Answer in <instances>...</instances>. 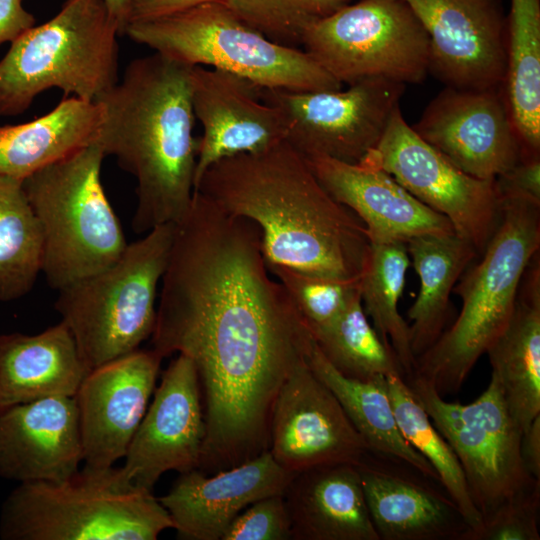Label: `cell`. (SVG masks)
Instances as JSON below:
<instances>
[{
	"label": "cell",
	"mask_w": 540,
	"mask_h": 540,
	"mask_svg": "<svg viewBox=\"0 0 540 540\" xmlns=\"http://www.w3.org/2000/svg\"><path fill=\"white\" fill-rule=\"evenodd\" d=\"M270 274L258 226L194 191L175 227L151 343L163 358L183 354L195 366L205 473L268 450L275 398L313 340Z\"/></svg>",
	"instance_id": "obj_1"
},
{
	"label": "cell",
	"mask_w": 540,
	"mask_h": 540,
	"mask_svg": "<svg viewBox=\"0 0 540 540\" xmlns=\"http://www.w3.org/2000/svg\"><path fill=\"white\" fill-rule=\"evenodd\" d=\"M194 191L258 226L267 266L359 277L370 245L364 224L325 190L288 141L214 163Z\"/></svg>",
	"instance_id": "obj_2"
},
{
	"label": "cell",
	"mask_w": 540,
	"mask_h": 540,
	"mask_svg": "<svg viewBox=\"0 0 540 540\" xmlns=\"http://www.w3.org/2000/svg\"><path fill=\"white\" fill-rule=\"evenodd\" d=\"M191 66L154 52L136 58L96 102L97 138L136 180L132 228L147 233L177 224L193 199L199 137L193 135Z\"/></svg>",
	"instance_id": "obj_3"
},
{
	"label": "cell",
	"mask_w": 540,
	"mask_h": 540,
	"mask_svg": "<svg viewBox=\"0 0 540 540\" xmlns=\"http://www.w3.org/2000/svg\"><path fill=\"white\" fill-rule=\"evenodd\" d=\"M500 222L481 259L469 265L453 291L461 309L426 352L416 358L413 376L440 396L456 394L478 359L507 327L522 277L540 246V206L501 203Z\"/></svg>",
	"instance_id": "obj_4"
},
{
	"label": "cell",
	"mask_w": 540,
	"mask_h": 540,
	"mask_svg": "<svg viewBox=\"0 0 540 540\" xmlns=\"http://www.w3.org/2000/svg\"><path fill=\"white\" fill-rule=\"evenodd\" d=\"M119 36L103 0H65L0 60V116L25 112L51 88L96 102L119 79Z\"/></svg>",
	"instance_id": "obj_5"
},
{
	"label": "cell",
	"mask_w": 540,
	"mask_h": 540,
	"mask_svg": "<svg viewBox=\"0 0 540 540\" xmlns=\"http://www.w3.org/2000/svg\"><path fill=\"white\" fill-rule=\"evenodd\" d=\"M104 158L96 140L22 181L42 231L41 272L57 291L109 267L128 245L102 185Z\"/></svg>",
	"instance_id": "obj_6"
},
{
	"label": "cell",
	"mask_w": 540,
	"mask_h": 540,
	"mask_svg": "<svg viewBox=\"0 0 540 540\" xmlns=\"http://www.w3.org/2000/svg\"><path fill=\"white\" fill-rule=\"evenodd\" d=\"M124 35L185 65L223 70L264 89L343 88L304 50L272 41L223 0L131 22Z\"/></svg>",
	"instance_id": "obj_7"
},
{
	"label": "cell",
	"mask_w": 540,
	"mask_h": 540,
	"mask_svg": "<svg viewBox=\"0 0 540 540\" xmlns=\"http://www.w3.org/2000/svg\"><path fill=\"white\" fill-rule=\"evenodd\" d=\"M173 528L150 491L125 490L114 467H84L60 482L19 483L0 512L3 540H155Z\"/></svg>",
	"instance_id": "obj_8"
},
{
	"label": "cell",
	"mask_w": 540,
	"mask_h": 540,
	"mask_svg": "<svg viewBox=\"0 0 540 540\" xmlns=\"http://www.w3.org/2000/svg\"><path fill=\"white\" fill-rule=\"evenodd\" d=\"M175 227L151 229L109 267L58 290L55 309L90 370L139 349L151 337Z\"/></svg>",
	"instance_id": "obj_9"
},
{
	"label": "cell",
	"mask_w": 540,
	"mask_h": 540,
	"mask_svg": "<svg viewBox=\"0 0 540 540\" xmlns=\"http://www.w3.org/2000/svg\"><path fill=\"white\" fill-rule=\"evenodd\" d=\"M300 44L342 85L417 84L429 73L428 35L404 0H356L312 24Z\"/></svg>",
	"instance_id": "obj_10"
},
{
	"label": "cell",
	"mask_w": 540,
	"mask_h": 540,
	"mask_svg": "<svg viewBox=\"0 0 540 540\" xmlns=\"http://www.w3.org/2000/svg\"><path fill=\"white\" fill-rule=\"evenodd\" d=\"M415 399L455 452L481 516L518 491L540 481L527 471L520 450L522 430L511 416L495 377L472 403L448 402L418 378L406 380Z\"/></svg>",
	"instance_id": "obj_11"
},
{
	"label": "cell",
	"mask_w": 540,
	"mask_h": 540,
	"mask_svg": "<svg viewBox=\"0 0 540 540\" xmlns=\"http://www.w3.org/2000/svg\"><path fill=\"white\" fill-rule=\"evenodd\" d=\"M359 162L386 171L415 198L446 217L454 232L478 254L484 251L502 215L494 180L473 177L456 167L413 130L400 106L378 144Z\"/></svg>",
	"instance_id": "obj_12"
},
{
	"label": "cell",
	"mask_w": 540,
	"mask_h": 540,
	"mask_svg": "<svg viewBox=\"0 0 540 540\" xmlns=\"http://www.w3.org/2000/svg\"><path fill=\"white\" fill-rule=\"evenodd\" d=\"M404 90L403 83L373 77L347 89L261 88L260 93L281 109L286 141L304 157L326 156L355 164L378 144Z\"/></svg>",
	"instance_id": "obj_13"
},
{
	"label": "cell",
	"mask_w": 540,
	"mask_h": 540,
	"mask_svg": "<svg viewBox=\"0 0 540 540\" xmlns=\"http://www.w3.org/2000/svg\"><path fill=\"white\" fill-rule=\"evenodd\" d=\"M205 437L202 396L193 362L183 354L169 364L124 456L114 467L125 490L150 491L170 470L198 469Z\"/></svg>",
	"instance_id": "obj_14"
},
{
	"label": "cell",
	"mask_w": 540,
	"mask_h": 540,
	"mask_svg": "<svg viewBox=\"0 0 540 540\" xmlns=\"http://www.w3.org/2000/svg\"><path fill=\"white\" fill-rule=\"evenodd\" d=\"M411 127L456 167L479 179L494 180L522 157L503 86H445Z\"/></svg>",
	"instance_id": "obj_15"
},
{
	"label": "cell",
	"mask_w": 540,
	"mask_h": 540,
	"mask_svg": "<svg viewBox=\"0 0 540 540\" xmlns=\"http://www.w3.org/2000/svg\"><path fill=\"white\" fill-rule=\"evenodd\" d=\"M368 446L331 390L305 358L281 385L273 403L268 451L293 474L335 463L356 464Z\"/></svg>",
	"instance_id": "obj_16"
},
{
	"label": "cell",
	"mask_w": 540,
	"mask_h": 540,
	"mask_svg": "<svg viewBox=\"0 0 540 540\" xmlns=\"http://www.w3.org/2000/svg\"><path fill=\"white\" fill-rule=\"evenodd\" d=\"M429 38V72L445 86H503L507 15L501 0H404Z\"/></svg>",
	"instance_id": "obj_17"
},
{
	"label": "cell",
	"mask_w": 540,
	"mask_h": 540,
	"mask_svg": "<svg viewBox=\"0 0 540 540\" xmlns=\"http://www.w3.org/2000/svg\"><path fill=\"white\" fill-rule=\"evenodd\" d=\"M163 357L134 350L91 369L74 395L84 467L104 470L124 458L155 390Z\"/></svg>",
	"instance_id": "obj_18"
},
{
	"label": "cell",
	"mask_w": 540,
	"mask_h": 540,
	"mask_svg": "<svg viewBox=\"0 0 540 540\" xmlns=\"http://www.w3.org/2000/svg\"><path fill=\"white\" fill-rule=\"evenodd\" d=\"M356 467L380 540H464L470 527L440 481L370 449Z\"/></svg>",
	"instance_id": "obj_19"
},
{
	"label": "cell",
	"mask_w": 540,
	"mask_h": 540,
	"mask_svg": "<svg viewBox=\"0 0 540 540\" xmlns=\"http://www.w3.org/2000/svg\"><path fill=\"white\" fill-rule=\"evenodd\" d=\"M191 102L203 129L199 137L194 188L214 163L266 150L287 136L286 118L265 101L260 87L238 75L204 66L190 72Z\"/></svg>",
	"instance_id": "obj_20"
},
{
	"label": "cell",
	"mask_w": 540,
	"mask_h": 540,
	"mask_svg": "<svg viewBox=\"0 0 540 540\" xmlns=\"http://www.w3.org/2000/svg\"><path fill=\"white\" fill-rule=\"evenodd\" d=\"M294 475L267 450L212 476L199 469L181 473L170 491L158 500L181 538L219 540L253 502L283 495Z\"/></svg>",
	"instance_id": "obj_21"
},
{
	"label": "cell",
	"mask_w": 540,
	"mask_h": 540,
	"mask_svg": "<svg viewBox=\"0 0 540 540\" xmlns=\"http://www.w3.org/2000/svg\"><path fill=\"white\" fill-rule=\"evenodd\" d=\"M83 462L74 396H55L0 411V476L26 482H60Z\"/></svg>",
	"instance_id": "obj_22"
},
{
	"label": "cell",
	"mask_w": 540,
	"mask_h": 540,
	"mask_svg": "<svg viewBox=\"0 0 540 540\" xmlns=\"http://www.w3.org/2000/svg\"><path fill=\"white\" fill-rule=\"evenodd\" d=\"M325 190L364 224L370 243L453 233L449 220L410 194L390 174L365 163L305 157Z\"/></svg>",
	"instance_id": "obj_23"
},
{
	"label": "cell",
	"mask_w": 540,
	"mask_h": 540,
	"mask_svg": "<svg viewBox=\"0 0 540 540\" xmlns=\"http://www.w3.org/2000/svg\"><path fill=\"white\" fill-rule=\"evenodd\" d=\"M296 540H380L356 464L335 463L296 473L284 491Z\"/></svg>",
	"instance_id": "obj_24"
},
{
	"label": "cell",
	"mask_w": 540,
	"mask_h": 540,
	"mask_svg": "<svg viewBox=\"0 0 540 540\" xmlns=\"http://www.w3.org/2000/svg\"><path fill=\"white\" fill-rule=\"evenodd\" d=\"M90 369L63 322L33 334L0 335V411L55 396H74Z\"/></svg>",
	"instance_id": "obj_25"
},
{
	"label": "cell",
	"mask_w": 540,
	"mask_h": 540,
	"mask_svg": "<svg viewBox=\"0 0 540 540\" xmlns=\"http://www.w3.org/2000/svg\"><path fill=\"white\" fill-rule=\"evenodd\" d=\"M486 354L507 408L522 433L540 415V267L536 254L519 288L512 317Z\"/></svg>",
	"instance_id": "obj_26"
},
{
	"label": "cell",
	"mask_w": 540,
	"mask_h": 540,
	"mask_svg": "<svg viewBox=\"0 0 540 540\" xmlns=\"http://www.w3.org/2000/svg\"><path fill=\"white\" fill-rule=\"evenodd\" d=\"M101 122L98 102L71 96L32 121L0 126V175L23 181L95 142Z\"/></svg>",
	"instance_id": "obj_27"
},
{
	"label": "cell",
	"mask_w": 540,
	"mask_h": 540,
	"mask_svg": "<svg viewBox=\"0 0 540 540\" xmlns=\"http://www.w3.org/2000/svg\"><path fill=\"white\" fill-rule=\"evenodd\" d=\"M420 280L418 296L407 312L415 359L426 352L445 331L449 298L461 275L479 254L455 232L425 234L406 243Z\"/></svg>",
	"instance_id": "obj_28"
},
{
	"label": "cell",
	"mask_w": 540,
	"mask_h": 540,
	"mask_svg": "<svg viewBox=\"0 0 540 540\" xmlns=\"http://www.w3.org/2000/svg\"><path fill=\"white\" fill-rule=\"evenodd\" d=\"M305 360L337 398L370 450L402 459L440 481L430 463L401 434L385 376L358 380L342 375L325 358L314 339L306 350Z\"/></svg>",
	"instance_id": "obj_29"
},
{
	"label": "cell",
	"mask_w": 540,
	"mask_h": 540,
	"mask_svg": "<svg viewBox=\"0 0 540 540\" xmlns=\"http://www.w3.org/2000/svg\"><path fill=\"white\" fill-rule=\"evenodd\" d=\"M409 264L405 243H370L359 275L363 309L382 342L396 356L405 380L412 377L416 362L409 325L398 310Z\"/></svg>",
	"instance_id": "obj_30"
},
{
	"label": "cell",
	"mask_w": 540,
	"mask_h": 540,
	"mask_svg": "<svg viewBox=\"0 0 540 540\" xmlns=\"http://www.w3.org/2000/svg\"><path fill=\"white\" fill-rule=\"evenodd\" d=\"M43 238L22 180L0 175V301L26 295L41 272Z\"/></svg>",
	"instance_id": "obj_31"
},
{
	"label": "cell",
	"mask_w": 540,
	"mask_h": 540,
	"mask_svg": "<svg viewBox=\"0 0 540 540\" xmlns=\"http://www.w3.org/2000/svg\"><path fill=\"white\" fill-rule=\"evenodd\" d=\"M386 383L401 434L433 467L470 530L477 528L481 524L482 516L473 504L455 452L415 399L405 379L400 376H387Z\"/></svg>",
	"instance_id": "obj_32"
},
{
	"label": "cell",
	"mask_w": 540,
	"mask_h": 540,
	"mask_svg": "<svg viewBox=\"0 0 540 540\" xmlns=\"http://www.w3.org/2000/svg\"><path fill=\"white\" fill-rule=\"evenodd\" d=\"M313 338L329 363L348 378L400 376L405 379L393 351L370 325L359 291L337 319Z\"/></svg>",
	"instance_id": "obj_33"
},
{
	"label": "cell",
	"mask_w": 540,
	"mask_h": 540,
	"mask_svg": "<svg viewBox=\"0 0 540 540\" xmlns=\"http://www.w3.org/2000/svg\"><path fill=\"white\" fill-rule=\"evenodd\" d=\"M243 21L272 41L296 47L318 20L356 0H223Z\"/></svg>",
	"instance_id": "obj_34"
},
{
	"label": "cell",
	"mask_w": 540,
	"mask_h": 540,
	"mask_svg": "<svg viewBox=\"0 0 540 540\" xmlns=\"http://www.w3.org/2000/svg\"><path fill=\"white\" fill-rule=\"evenodd\" d=\"M283 285L312 336L329 326L359 291V277L337 279L283 266H267Z\"/></svg>",
	"instance_id": "obj_35"
},
{
	"label": "cell",
	"mask_w": 540,
	"mask_h": 540,
	"mask_svg": "<svg viewBox=\"0 0 540 540\" xmlns=\"http://www.w3.org/2000/svg\"><path fill=\"white\" fill-rule=\"evenodd\" d=\"M540 481L513 494L482 517L464 540H539Z\"/></svg>",
	"instance_id": "obj_36"
},
{
	"label": "cell",
	"mask_w": 540,
	"mask_h": 540,
	"mask_svg": "<svg viewBox=\"0 0 540 540\" xmlns=\"http://www.w3.org/2000/svg\"><path fill=\"white\" fill-rule=\"evenodd\" d=\"M288 539H292L291 521L282 494L253 502L233 520L222 536V540Z\"/></svg>",
	"instance_id": "obj_37"
},
{
	"label": "cell",
	"mask_w": 540,
	"mask_h": 540,
	"mask_svg": "<svg viewBox=\"0 0 540 540\" xmlns=\"http://www.w3.org/2000/svg\"><path fill=\"white\" fill-rule=\"evenodd\" d=\"M494 184L500 203L521 201L540 206V156H522Z\"/></svg>",
	"instance_id": "obj_38"
},
{
	"label": "cell",
	"mask_w": 540,
	"mask_h": 540,
	"mask_svg": "<svg viewBox=\"0 0 540 540\" xmlns=\"http://www.w3.org/2000/svg\"><path fill=\"white\" fill-rule=\"evenodd\" d=\"M35 17L27 11L22 0H0V45L14 42L35 26Z\"/></svg>",
	"instance_id": "obj_39"
},
{
	"label": "cell",
	"mask_w": 540,
	"mask_h": 540,
	"mask_svg": "<svg viewBox=\"0 0 540 540\" xmlns=\"http://www.w3.org/2000/svg\"><path fill=\"white\" fill-rule=\"evenodd\" d=\"M211 1L218 0H132L129 23L171 15Z\"/></svg>",
	"instance_id": "obj_40"
},
{
	"label": "cell",
	"mask_w": 540,
	"mask_h": 540,
	"mask_svg": "<svg viewBox=\"0 0 540 540\" xmlns=\"http://www.w3.org/2000/svg\"><path fill=\"white\" fill-rule=\"evenodd\" d=\"M520 450L527 471L540 480V415L522 433Z\"/></svg>",
	"instance_id": "obj_41"
},
{
	"label": "cell",
	"mask_w": 540,
	"mask_h": 540,
	"mask_svg": "<svg viewBox=\"0 0 540 540\" xmlns=\"http://www.w3.org/2000/svg\"><path fill=\"white\" fill-rule=\"evenodd\" d=\"M103 2L117 24L120 35H124L130 21L132 0H103Z\"/></svg>",
	"instance_id": "obj_42"
}]
</instances>
